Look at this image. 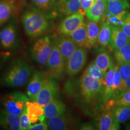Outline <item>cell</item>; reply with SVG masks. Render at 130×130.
<instances>
[{"label":"cell","instance_id":"cell-29","mask_svg":"<svg viewBox=\"0 0 130 130\" xmlns=\"http://www.w3.org/2000/svg\"><path fill=\"white\" fill-rule=\"evenodd\" d=\"M112 112L115 119L120 123L130 119V106L113 107L112 108Z\"/></svg>","mask_w":130,"mask_h":130},{"label":"cell","instance_id":"cell-1","mask_svg":"<svg viewBox=\"0 0 130 130\" xmlns=\"http://www.w3.org/2000/svg\"><path fill=\"white\" fill-rule=\"evenodd\" d=\"M31 70L28 63L22 58H17L11 64L1 77V82L10 87H20L28 82Z\"/></svg>","mask_w":130,"mask_h":130},{"label":"cell","instance_id":"cell-19","mask_svg":"<svg viewBox=\"0 0 130 130\" xmlns=\"http://www.w3.org/2000/svg\"><path fill=\"white\" fill-rule=\"evenodd\" d=\"M0 126L6 130H20L19 116L0 108Z\"/></svg>","mask_w":130,"mask_h":130},{"label":"cell","instance_id":"cell-23","mask_svg":"<svg viewBox=\"0 0 130 130\" xmlns=\"http://www.w3.org/2000/svg\"><path fill=\"white\" fill-rule=\"evenodd\" d=\"M130 8L127 0H107V13L112 15H118L127 13Z\"/></svg>","mask_w":130,"mask_h":130},{"label":"cell","instance_id":"cell-12","mask_svg":"<svg viewBox=\"0 0 130 130\" xmlns=\"http://www.w3.org/2000/svg\"><path fill=\"white\" fill-rule=\"evenodd\" d=\"M107 13V3L105 0H94L86 15L89 20L99 23L105 19Z\"/></svg>","mask_w":130,"mask_h":130},{"label":"cell","instance_id":"cell-39","mask_svg":"<svg viewBox=\"0 0 130 130\" xmlns=\"http://www.w3.org/2000/svg\"><path fill=\"white\" fill-rule=\"evenodd\" d=\"M80 130H94V127L92 125L89 123H85L80 127Z\"/></svg>","mask_w":130,"mask_h":130},{"label":"cell","instance_id":"cell-34","mask_svg":"<svg viewBox=\"0 0 130 130\" xmlns=\"http://www.w3.org/2000/svg\"><path fill=\"white\" fill-rule=\"evenodd\" d=\"M117 64L121 78V87L130 76V63H118Z\"/></svg>","mask_w":130,"mask_h":130},{"label":"cell","instance_id":"cell-33","mask_svg":"<svg viewBox=\"0 0 130 130\" xmlns=\"http://www.w3.org/2000/svg\"><path fill=\"white\" fill-rule=\"evenodd\" d=\"M121 78L119 71L118 65L116 64L114 65V74L112 86V96L111 98H115L118 95L119 90L121 87Z\"/></svg>","mask_w":130,"mask_h":130},{"label":"cell","instance_id":"cell-6","mask_svg":"<svg viewBox=\"0 0 130 130\" xmlns=\"http://www.w3.org/2000/svg\"><path fill=\"white\" fill-rule=\"evenodd\" d=\"M52 46L53 42L48 36L38 39L31 49V55L33 60L40 65H46Z\"/></svg>","mask_w":130,"mask_h":130},{"label":"cell","instance_id":"cell-25","mask_svg":"<svg viewBox=\"0 0 130 130\" xmlns=\"http://www.w3.org/2000/svg\"><path fill=\"white\" fill-rule=\"evenodd\" d=\"M114 74V65L113 62L110 66L106 75L105 89L103 98L104 103L107 102L112 96V86Z\"/></svg>","mask_w":130,"mask_h":130},{"label":"cell","instance_id":"cell-32","mask_svg":"<svg viewBox=\"0 0 130 130\" xmlns=\"http://www.w3.org/2000/svg\"><path fill=\"white\" fill-rule=\"evenodd\" d=\"M108 101H110L109 107L112 108L117 106H130V90L113 98V99H110Z\"/></svg>","mask_w":130,"mask_h":130},{"label":"cell","instance_id":"cell-42","mask_svg":"<svg viewBox=\"0 0 130 130\" xmlns=\"http://www.w3.org/2000/svg\"><path fill=\"white\" fill-rule=\"evenodd\" d=\"M0 1H1V0H0Z\"/></svg>","mask_w":130,"mask_h":130},{"label":"cell","instance_id":"cell-17","mask_svg":"<svg viewBox=\"0 0 130 130\" xmlns=\"http://www.w3.org/2000/svg\"><path fill=\"white\" fill-rule=\"evenodd\" d=\"M57 14L69 15L79 11L80 0H56Z\"/></svg>","mask_w":130,"mask_h":130},{"label":"cell","instance_id":"cell-31","mask_svg":"<svg viewBox=\"0 0 130 130\" xmlns=\"http://www.w3.org/2000/svg\"><path fill=\"white\" fill-rule=\"evenodd\" d=\"M84 72L92 78L97 79L105 85L106 75L93 62L89 65Z\"/></svg>","mask_w":130,"mask_h":130},{"label":"cell","instance_id":"cell-30","mask_svg":"<svg viewBox=\"0 0 130 130\" xmlns=\"http://www.w3.org/2000/svg\"><path fill=\"white\" fill-rule=\"evenodd\" d=\"M113 51L117 63H130V42L125 45Z\"/></svg>","mask_w":130,"mask_h":130},{"label":"cell","instance_id":"cell-24","mask_svg":"<svg viewBox=\"0 0 130 130\" xmlns=\"http://www.w3.org/2000/svg\"><path fill=\"white\" fill-rule=\"evenodd\" d=\"M47 124L50 130H68L70 128V120L64 113L47 119Z\"/></svg>","mask_w":130,"mask_h":130},{"label":"cell","instance_id":"cell-37","mask_svg":"<svg viewBox=\"0 0 130 130\" xmlns=\"http://www.w3.org/2000/svg\"><path fill=\"white\" fill-rule=\"evenodd\" d=\"M48 126L47 123L44 122H41L40 123L35 124L33 125H31L29 127V130H48Z\"/></svg>","mask_w":130,"mask_h":130},{"label":"cell","instance_id":"cell-36","mask_svg":"<svg viewBox=\"0 0 130 130\" xmlns=\"http://www.w3.org/2000/svg\"><path fill=\"white\" fill-rule=\"evenodd\" d=\"M121 28L130 39V13H127L123 17Z\"/></svg>","mask_w":130,"mask_h":130},{"label":"cell","instance_id":"cell-11","mask_svg":"<svg viewBox=\"0 0 130 130\" xmlns=\"http://www.w3.org/2000/svg\"><path fill=\"white\" fill-rule=\"evenodd\" d=\"M22 4V0H1L0 25L19 13Z\"/></svg>","mask_w":130,"mask_h":130},{"label":"cell","instance_id":"cell-20","mask_svg":"<svg viewBox=\"0 0 130 130\" xmlns=\"http://www.w3.org/2000/svg\"><path fill=\"white\" fill-rule=\"evenodd\" d=\"M28 118L31 123L38 121L42 122L45 118L43 107L35 101L28 100L26 103Z\"/></svg>","mask_w":130,"mask_h":130},{"label":"cell","instance_id":"cell-7","mask_svg":"<svg viewBox=\"0 0 130 130\" xmlns=\"http://www.w3.org/2000/svg\"><path fill=\"white\" fill-rule=\"evenodd\" d=\"M58 90L59 86L55 79L50 77H45L42 89L35 101L44 107L48 103L57 98Z\"/></svg>","mask_w":130,"mask_h":130},{"label":"cell","instance_id":"cell-5","mask_svg":"<svg viewBox=\"0 0 130 130\" xmlns=\"http://www.w3.org/2000/svg\"><path fill=\"white\" fill-rule=\"evenodd\" d=\"M65 62L56 42H53L51 52L46 64L48 77L54 79L61 77L65 70Z\"/></svg>","mask_w":130,"mask_h":130},{"label":"cell","instance_id":"cell-35","mask_svg":"<svg viewBox=\"0 0 130 130\" xmlns=\"http://www.w3.org/2000/svg\"><path fill=\"white\" fill-rule=\"evenodd\" d=\"M31 123L29 121L28 114V109L27 105L25 107L24 110L19 116L20 130H28Z\"/></svg>","mask_w":130,"mask_h":130},{"label":"cell","instance_id":"cell-26","mask_svg":"<svg viewBox=\"0 0 130 130\" xmlns=\"http://www.w3.org/2000/svg\"><path fill=\"white\" fill-rule=\"evenodd\" d=\"M70 39L78 46H85L86 42V24L83 22L70 36Z\"/></svg>","mask_w":130,"mask_h":130},{"label":"cell","instance_id":"cell-9","mask_svg":"<svg viewBox=\"0 0 130 130\" xmlns=\"http://www.w3.org/2000/svg\"><path fill=\"white\" fill-rule=\"evenodd\" d=\"M84 14L80 11L69 15L59 25V33L63 36L69 37L84 22Z\"/></svg>","mask_w":130,"mask_h":130},{"label":"cell","instance_id":"cell-13","mask_svg":"<svg viewBox=\"0 0 130 130\" xmlns=\"http://www.w3.org/2000/svg\"><path fill=\"white\" fill-rule=\"evenodd\" d=\"M45 77V74L42 72H36L33 74L28 82L27 88V93L29 99L36 101Z\"/></svg>","mask_w":130,"mask_h":130},{"label":"cell","instance_id":"cell-15","mask_svg":"<svg viewBox=\"0 0 130 130\" xmlns=\"http://www.w3.org/2000/svg\"><path fill=\"white\" fill-rule=\"evenodd\" d=\"M34 6V10L45 17H54L58 14L56 0H30Z\"/></svg>","mask_w":130,"mask_h":130},{"label":"cell","instance_id":"cell-14","mask_svg":"<svg viewBox=\"0 0 130 130\" xmlns=\"http://www.w3.org/2000/svg\"><path fill=\"white\" fill-rule=\"evenodd\" d=\"M129 39L121 28L111 25V36L108 44L113 50L125 45L130 42Z\"/></svg>","mask_w":130,"mask_h":130},{"label":"cell","instance_id":"cell-41","mask_svg":"<svg viewBox=\"0 0 130 130\" xmlns=\"http://www.w3.org/2000/svg\"><path fill=\"white\" fill-rule=\"evenodd\" d=\"M105 1H106V2L107 3V0H105Z\"/></svg>","mask_w":130,"mask_h":130},{"label":"cell","instance_id":"cell-18","mask_svg":"<svg viewBox=\"0 0 130 130\" xmlns=\"http://www.w3.org/2000/svg\"><path fill=\"white\" fill-rule=\"evenodd\" d=\"M98 127L100 130H119L120 128V123L115 119L109 108L100 117Z\"/></svg>","mask_w":130,"mask_h":130},{"label":"cell","instance_id":"cell-40","mask_svg":"<svg viewBox=\"0 0 130 130\" xmlns=\"http://www.w3.org/2000/svg\"><path fill=\"white\" fill-rule=\"evenodd\" d=\"M85 1H92V2H93L94 0H85Z\"/></svg>","mask_w":130,"mask_h":130},{"label":"cell","instance_id":"cell-22","mask_svg":"<svg viewBox=\"0 0 130 130\" xmlns=\"http://www.w3.org/2000/svg\"><path fill=\"white\" fill-rule=\"evenodd\" d=\"M87 38L85 47L91 49L98 42L99 33V28L98 23L89 20L86 23Z\"/></svg>","mask_w":130,"mask_h":130},{"label":"cell","instance_id":"cell-16","mask_svg":"<svg viewBox=\"0 0 130 130\" xmlns=\"http://www.w3.org/2000/svg\"><path fill=\"white\" fill-rule=\"evenodd\" d=\"M55 41L64 59L67 62L77 48V45L70 38L63 36L56 38Z\"/></svg>","mask_w":130,"mask_h":130},{"label":"cell","instance_id":"cell-8","mask_svg":"<svg viewBox=\"0 0 130 130\" xmlns=\"http://www.w3.org/2000/svg\"><path fill=\"white\" fill-rule=\"evenodd\" d=\"M87 57V52L83 46L77 47L67 61V72L70 76H73L80 71L85 65Z\"/></svg>","mask_w":130,"mask_h":130},{"label":"cell","instance_id":"cell-21","mask_svg":"<svg viewBox=\"0 0 130 130\" xmlns=\"http://www.w3.org/2000/svg\"><path fill=\"white\" fill-rule=\"evenodd\" d=\"M45 118L50 119L65 113L66 107L64 103L57 98L54 99L44 107Z\"/></svg>","mask_w":130,"mask_h":130},{"label":"cell","instance_id":"cell-27","mask_svg":"<svg viewBox=\"0 0 130 130\" xmlns=\"http://www.w3.org/2000/svg\"><path fill=\"white\" fill-rule=\"evenodd\" d=\"M94 62L103 72L106 74L107 70L113 63V61L109 53L107 51L103 50L98 54Z\"/></svg>","mask_w":130,"mask_h":130},{"label":"cell","instance_id":"cell-2","mask_svg":"<svg viewBox=\"0 0 130 130\" xmlns=\"http://www.w3.org/2000/svg\"><path fill=\"white\" fill-rule=\"evenodd\" d=\"M21 19L25 32L29 37H39L50 28V23L46 18L34 11H25Z\"/></svg>","mask_w":130,"mask_h":130},{"label":"cell","instance_id":"cell-28","mask_svg":"<svg viewBox=\"0 0 130 130\" xmlns=\"http://www.w3.org/2000/svg\"><path fill=\"white\" fill-rule=\"evenodd\" d=\"M111 32V25L107 21L103 24L99 30L98 42L100 45L105 47L108 44Z\"/></svg>","mask_w":130,"mask_h":130},{"label":"cell","instance_id":"cell-38","mask_svg":"<svg viewBox=\"0 0 130 130\" xmlns=\"http://www.w3.org/2000/svg\"><path fill=\"white\" fill-rule=\"evenodd\" d=\"M129 90H130V76L129 77V78L126 80L124 84L121 86L118 95H119L121 93H125Z\"/></svg>","mask_w":130,"mask_h":130},{"label":"cell","instance_id":"cell-10","mask_svg":"<svg viewBox=\"0 0 130 130\" xmlns=\"http://www.w3.org/2000/svg\"><path fill=\"white\" fill-rule=\"evenodd\" d=\"M18 28L15 21H12L0 30V43L3 48L10 49L14 47L18 41Z\"/></svg>","mask_w":130,"mask_h":130},{"label":"cell","instance_id":"cell-4","mask_svg":"<svg viewBox=\"0 0 130 130\" xmlns=\"http://www.w3.org/2000/svg\"><path fill=\"white\" fill-rule=\"evenodd\" d=\"M29 99L24 93L15 91L0 98V105L10 113L20 116Z\"/></svg>","mask_w":130,"mask_h":130},{"label":"cell","instance_id":"cell-3","mask_svg":"<svg viewBox=\"0 0 130 130\" xmlns=\"http://www.w3.org/2000/svg\"><path fill=\"white\" fill-rule=\"evenodd\" d=\"M105 85L84 72L80 80V91L84 102L92 104L100 97L103 98Z\"/></svg>","mask_w":130,"mask_h":130}]
</instances>
